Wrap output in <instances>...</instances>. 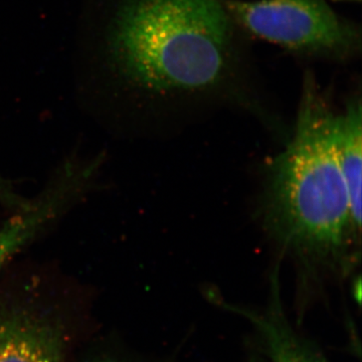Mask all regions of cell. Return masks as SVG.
I'll use <instances>...</instances> for the list:
<instances>
[{"instance_id":"obj_1","label":"cell","mask_w":362,"mask_h":362,"mask_svg":"<svg viewBox=\"0 0 362 362\" xmlns=\"http://www.w3.org/2000/svg\"><path fill=\"white\" fill-rule=\"evenodd\" d=\"M242 33L225 0H120L110 47L123 80L150 100L259 113Z\"/></svg>"},{"instance_id":"obj_2","label":"cell","mask_w":362,"mask_h":362,"mask_svg":"<svg viewBox=\"0 0 362 362\" xmlns=\"http://www.w3.org/2000/svg\"><path fill=\"white\" fill-rule=\"evenodd\" d=\"M337 113L305 71L297 119L266 173L259 216L307 283L347 277L358 266L361 230L354 223L337 146Z\"/></svg>"},{"instance_id":"obj_3","label":"cell","mask_w":362,"mask_h":362,"mask_svg":"<svg viewBox=\"0 0 362 362\" xmlns=\"http://www.w3.org/2000/svg\"><path fill=\"white\" fill-rule=\"evenodd\" d=\"M244 33L304 59L349 63L361 54V26L327 0H225Z\"/></svg>"},{"instance_id":"obj_4","label":"cell","mask_w":362,"mask_h":362,"mask_svg":"<svg viewBox=\"0 0 362 362\" xmlns=\"http://www.w3.org/2000/svg\"><path fill=\"white\" fill-rule=\"evenodd\" d=\"M102 164L100 156L63 162L42 192L0 226V270L90 192Z\"/></svg>"},{"instance_id":"obj_5","label":"cell","mask_w":362,"mask_h":362,"mask_svg":"<svg viewBox=\"0 0 362 362\" xmlns=\"http://www.w3.org/2000/svg\"><path fill=\"white\" fill-rule=\"evenodd\" d=\"M279 271L272 273L268 301L263 308L220 302V306L244 317L258 333L266 356L271 362H329L308 339L289 322L281 298Z\"/></svg>"},{"instance_id":"obj_6","label":"cell","mask_w":362,"mask_h":362,"mask_svg":"<svg viewBox=\"0 0 362 362\" xmlns=\"http://www.w3.org/2000/svg\"><path fill=\"white\" fill-rule=\"evenodd\" d=\"M0 362H62L58 331L25 312L0 316Z\"/></svg>"},{"instance_id":"obj_7","label":"cell","mask_w":362,"mask_h":362,"mask_svg":"<svg viewBox=\"0 0 362 362\" xmlns=\"http://www.w3.org/2000/svg\"><path fill=\"white\" fill-rule=\"evenodd\" d=\"M337 146L349 189L354 223L361 230L362 110L361 97H352L337 115Z\"/></svg>"},{"instance_id":"obj_8","label":"cell","mask_w":362,"mask_h":362,"mask_svg":"<svg viewBox=\"0 0 362 362\" xmlns=\"http://www.w3.org/2000/svg\"><path fill=\"white\" fill-rule=\"evenodd\" d=\"M30 201L20 194L8 180L0 176V204L2 206L14 213L28 206Z\"/></svg>"},{"instance_id":"obj_9","label":"cell","mask_w":362,"mask_h":362,"mask_svg":"<svg viewBox=\"0 0 362 362\" xmlns=\"http://www.w3.org/2000/svg\"><path fill=\"white\" fill-rule=\"evenodd\" d=\"M252 362H257V361H252Z\"/></svg>"}]
</instances>
